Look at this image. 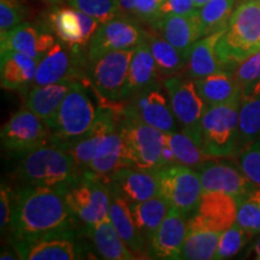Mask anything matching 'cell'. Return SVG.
<instances>
[{
    "instance_id": "cell-13",
    "label": "cell",
    "mask_w": 260,
    "mask_h": 260,
    "mask_svg": "<svg viewBox=\"0 0 260 260\" xmlns=\"http://www.w3.org/2000/svg\"><path fill=\"white\" fill-rule=\"evenodd\" d=\"M87 64L86 52L77 51L64 42L57 41L39 60L32 86H45L68 80H87Z\"/></svg>"
},
{
    "instance_id": "cell-10",
    "label": "cell",
    "mask_w": 260,
    "mask_h": 260,
    "mask_svg": "<svg viewBox=\"0 0 260 260\" xmlns=\"http://www.w3.org/2000/svg\"><path fill=\"white\" fill-rule=\"evenodd\" d=\"M155 174L159 194L168 200L171 207L186 214L197 210L204 193L197 170L181 162H172L158 169Z\"/></svg>"
},
{
    "instance_id": "cell-7",
    "label": "cell",
    "mask_w": 260,
    "mask_h": 260,
    "mask_svg": "<svg viewBox=\"0 0 260 260\" xmlns=\"http://www.w3.org/2000/svg\"><path fill=\"white\" fill-rule=\"evenodd\" d=\"M135 48L107 52L89 60L86 79L98 95L110 102L126 99L129 68Z\"/></svg>"
},
{
    "instance_id": "cell-27",
    "label": "cell",
    "mask_w": 260,
    "mask_h": 260,
    "mask_svg": "<svg viewBox=\"0 0 260 260\" xmlns=\"http://www.w3.org/2000/svg\"><path fill=\"white\" fill-rule=\"evenodd\" d=\"M160 77L153 54L145 40L135 47L134 56L130 63L126 99L142 90L159 87L158 82Z\"/></svg>"
},
{
    "instance_id": "cell-32",
    "label": "cell",
    "mask_w": 260,
    "mask_h": 260,
    "mask_svg": "<svg viewBox=\"0 0 260 260\" xmlns=\"http://www.w3.org/2000/svg\"><path fill=\"white\" fill-rule=\"evenodd\" d=\"M145 40L148 44L152 54H153L158 73L161 76V79L174 76V75L186 69L187 60L182 56L181 52L174 45H171L167 39L158 34L157 31L149 32L146 30Z\"/></svg>"
},
{
    "instance_id": "cell-11",
    "label": "cell",
    "mask_w": 260,
    "mask_h": 260,
    "mask_svg": "<svg viewBox=\"0 0 260 260\" xmlns=\"http://www.w3.org/2000/svg\"><path fill=\"white\" fill-rule=\"evenodd\" d=\"M16 254L25 260H75L83 258V247L73 228L24 237L14 242Z\"/></svg>"
},
{
    "instance_id": "cell-47",
    "label": "cell",
    "mask_w": 260,
    "mask_h": 260,
    "mask_svg": "<svg viewBox=\"0 0 260 260\" xmlns=\"http://www.w3.org/2000/svg\"><path fill=\"white\" fill-rule=\"evenodd\" d=\"M18 256L15 255V253H10V252H3L2 255H0V259L5 260V259H17Z\"/></svg>"
},
{
    "instance_id": "cell-16",
    "label": "cell",
    "mask_w": 260,
    "mask_h": 260,
    "mask_svg": "<svg viewBox=\"0 0 260 260\" xmlns=\"http://www.w3.org/2000/svg\"><path fill=\"white\" fill-rule=\"evenodd\" d=\"M123 105V111L146 124L169 134L177 130V121L172 112L170 102L160 92L159 87L142 90L129 98Z\"/></svg>"
},
{
    "instance_id": "cell-33",
    "label": "cell",
    "mask_w": 260,
    "mask_h": 260,
    "mask_svg": "<svg viewBox=\"0 0 260 260\" xmlns=\"http://www.w3.org/2000/svg\"><path fill=\"white\" fill-rule=\"evenodd\" d=\"M222 233L188 224L187 235L182 248L181 259L210 260L214 259Z\"/></svg>"
},
{
    "instance_id": "cell-41",
    "label": "cell",
    "mask_w": 260,
    "mask_h": 260,
    "mask_svg": "<svg viewBox=\"0 0 260 260\" xmlns=\"http://www.w3.org/2000/svg\"><path fill=\"white\" fill-rule=\"evenodd\" d=\"M235 77L241 89L247 88L260 81V51L253 54L242 63H240L234 70Z\"/></svg>"
},
{
    "instance_id": "cell-29",
    "label": "cell",
    "mask_w": 260,
    "mask_h": 260,
    "mask_svg": "<svg viewBox=\"0 0 260 260\" xmlns=\"http://www.w3.org/2000/svg\"><path fill=\"white\" fill-rule=\"evenodd\" d=\"M260 138V81L241 89L239 117V153ZM237 153V154H239Z\"/></svg>"
},
{
    "instance_id": "cell-8",
    "label": "cell",
    "mask_w": 260,
    "mask_h": 260,
    "mask_svg": "<svg viewBox=\"0 0 260 260\" xmlns=\"http://www.w3.org/2000/svg\"><path fill=\"white\" fill-rule=\"evenodd\" d=\"M64 195L75 217L86 226L109 217V187L105 181L90 172L82 171L81 176L64 191Z\"/></svg>"
},
{
    "instance_id": "cell-15",
    "label": "cell",
    "mask_w": 260,
    "mask_h": 260,
    "mask_svg": "<svg viewBox=\"0 0 260 260\" xmlns=\"http://www.w3.org/2000/svg\"><path fill=\"white\" fill-rule=\"evenodd\" d=\"M195 170L199 174L204 191H224L235 198L237 203L256 187L241 168L218 158H209Z\"/></svg>"
},
{
    "instance_id": "cell-24",
    "label": "cell",
    "mask_w": 260,
    "mask_h": 260,
    "mask_svg": "<svg viewBox=\"0 0 260 260\" xmlns=\"http://www.w3.org/2000/svg\"><path fill=\"white\" fill-rule=\"evenodd\" d=\"M109 187V186H107ZM110 191V209H109V218L122 237L123 241L128 248L134 253L135 255H141L145 252L147 241L140 230L136 226L132 213V207L130 204L124 198H122L118 193H116L112 188L109 187Z\"/></svg>"
},
{
    "instance_id": "cell-3",
    "label": "cell",
    "mask_w": 260,
    "mask_h": 260,
    "mask_svg": "<svg viewBox=\"0 0 260 260\" xmlns=\"http://www.w3.org/2000/svg\"><path fill=\"white\" fill-rule=\"evenodd\" d=\"M259 51L260 0H240L217 45L219 59L234 71Z\"/></svg>"
},
{
    "instance_id": "cell-12",
    "label": "cell",
    "mask_w": 260,
    "mask_h": 260,
    "mask_svg": "<svg viewBox=\"0 0 260 260\" xmlns=\"http://www.w3.org/2000/svg\"><path fill=\"white\" fill-rule=\"evenodd\" d=\"M0 138L6 151L23 155L50 145L52 133L46 122L25 107L2 126Z\"/></svg>"
},
{
    "instance_id": "cell-19",
    "label": "cell",
    "mask_w": 260,
    "mask_h": 260,
    "mask_svg": "<svg viewBox=\"0 0 260 260\" xmlns=\"http://www.w3.org/2000/svg\"><path fill=\"white\" fill-rule=\"evenodd\" d=\"M107 186L128 201L130 206L159 194V182L155 171L122 167L107 180Z\"/></svg>"
},
{
    "instance_id": "cell-42",
    "label": "cell",
    "mask_w": 260,
    "mask_h": 260,
    "mask_svg": "<svg viewBox=\"0 0 260 260\" xmlns=\"http://www.w3.org/2000/svg\"><path fill=\"white\" fill-rule=\"evenodd\" d=\"M162 0H136L133 17L144 23L153 24L160 17V9Z\"/></svg>"
},
{
    "instance_id": "cell-26",
    "label": "cell",
    "mask_w": 260,
    "mask_h": 260,
    "mask_svg": "<svg viewBox=\"0 0 260 260\" xmlns=\"http://www.w3.org/2000/svg\"><path fill=\"white\" fill-rule=\"evenodd\" d=\"M75 81L68 80L45 86H32L25 99V107L48 123L56 116Z\"/></svg>"
},
{
    "instance_id": "cell-17",
    "label": "cell",
    "mask_w": 260,
    "mask_h": 260,
    "mask_svg": "<svg viewBox=\"0 0 260 260\" xmlns=\"http://www.w3.org/2000/svg\"><path fill=\"white\" fill-rule=\"evenodd\" d=\"M239 203L224 191H204L188 224L223 233L236 223Z\"/></svg>"
},
{
    "instance_id": "cell-46",
    "label": "cell",
    "mask_w": 260,
    "mask_h": 260,
    "mask_svg": "<svg viewBox=\"0 0 260 260\" xmlns=\"http://www.w3.org/2000/svg\"><path fill=\"white\" fill-rule=\"evenodd\" d=\"M252 252H253V255H254V258L260 260V236L256 239L254 245H253Z\"/></svg>"
},
{
    "instance_id": "cell-14",
    "label": "cell",
    "mask_w": 260,
    "mask_h": 260,
    "mask_svg": "<svg viewBox=\"0 0 260 260\" xmlns=\"http://www.w3.org/2000/svg\"><path fill=\"white\" fill-rule=\"evenodd\" d=\"M145 39L146 30L132 17L119 14L98 28L89 42L87 59L93 60L107 52L135 48Z\"/></svg>"
},
{
    "instance_id": "cell-36",
    "label": "cell",
    "mask_w": 260,
    "mask_h": 260,
    "mask_svg": "<svg viewBox=\"0 0 260 260\" xmlns=\"http://www.w3.org/2000/svg\"><path fill=\"white\" fill-rule=\"evenodd\" d=\"M236 222L252 235L260 233V186L239 200Z\"/></svg>"
},
{
    "instance_id": "cell-44",
    "label": "cell",
    "mask_w": 260,
    "mask_h": 260,
    "mask_svg": "<svg viewBox=\"0 0 260 260\" xmlns=\"http://www.w3.org/2000/svg\"><path fill=\"white\" fill-rule=\"evenodd\" d=\"M193 0H162L160 9V16L162 15H187L197 11Z\"/></svg>"
},
{
    "instance_id": "cell-30",
    "label": "cell",
    "mask_w": 260,
    "mask_h": 260,
    "mask_svg": "<svg viewBox=\"0 0 260 260\" xmlns=\"http://www.w3.org/2000/svg\"><path fill=\"white\" fill-rule=\"evenodd\" d=\"M198 92L207 106L219 105L241 98V87L232 70H223L194 80Z\"/></svg>"
},
{
    "instance_id": "cell-45",
    "label": "cell",
    "mask_w": 260,
    "mask_h": 260,
    "mask_svg": "<svg viewBox=\"0 0 260 260\" xmlns=\"http://www.w3.org/2000/svg\"><path fill=\"white\" fill-rule=\"evenodd\" d=\"M135 4H136V0H118L119 14L128 16V17H133Z\"/></svg>"
},
{
    "instance_id": "cell-4",
    "label": "cell",
    "mask_w": 260,
    "mask_h": 260,
    "mask_svg": "<svg viewBox=\"0 0 260 260\" xmlns=\"http://www.w3.org/2000/svg\"><path fill=\"white\" fill-rule=\"evenodd\" d=\"M87 82V80L75 81L56 116L47 123L52 133L50 145H56L68 151L92 126L96 107L86 87Z\"/></svg>"
},
{
    "instance_id": "cell-39",
    "label": "cell",
    "mask_w": 260,
    "mask_h": 260,
    "mask_svg": "<svg viewBox=\"0 0 260 260\" xmlns=\"http://www.w3.org/2000/svg\"><path fill=\"white\" fill-rule=\"evenodd\" d=\"M237 162L246 176L260 186V138L251 142L237 154Z\"/></svg>"
},
{
    "instance_id": "cell-20",
    "label": "cell",
    "mask_w": 260,
    "mask_h": 260,
    "mask_svg": "<svg viewBox=\"0 0 260 260\" xmlns=\"http://www.w3.org/2000/svg\"><path fill=\"white\" fill-rule=\"evenodd\" d=\"M187 228L186 213L171 207L149 241L148 254L155 259H181Z\"/></svg>"
},
{
    "instance_id": "cell-18",
    "label": "cell",
    "mask_w": 260,
    "mask_h": 260,
    "mask_svg": "<svg viewBox=\"0 0 260 260\" xmlns=\"http://www.w3.org/2000/svg\"><path fill=\"white\" fill-rule=\"evenodd\" d=\"M0 50L24 53L40 60L56 44V35L46 23L23 22L0 37Z\"/></svg>"
},
{
    "instance_id": "cell-9",
    "label": "cell",
    "mask_w": 260,
    "mask_h": 260,
    "mask_svg": "<svg viewBox=\"0 0 260 260\" xmlns=\"http://www.w3.org/2000/svg\"><path fill=\"white\" fill-rule=\"evenodd\" d=\"M162 84L181 132L201 144V122L207 105L198 92L194 80L174 75L162 80Z\"/></svg>"
},
{
    "instance_id": "cell-43",
    "label": "cell",
    "mask_w": 260,
    "mask_h": 260,
    "mask_svg": "<svg viewBox=\"0 0 260 260\" xmlns=\"http://www.w3.org/2000/svg\"><path fill=\"white\" fill-rule=\"evenodd\" d=\"M12 207H14V203H12V194L10 187L2 183V189H0V228H2V232L10 226Z\"/></svg>"
},
{
    "instance_id": "cell-23",
    "label": "cell",
    "mask_w": 260,
    "mask_h": 260,
    "mask_svg": "<svg viewBox=\"0 0 260 260\" xmlns=\"http://www.w3.org/2000/svg\"><path fill=\"white\" fill-rule=\"evenodd\" d=\"M39 59L15 51L0 54V84L3 89L23 92L34 83Z\"/></svg>"
},
{
    "instance_id": "cell-2",
    "label": "cell",
    "mask_w": 260,
    "mask_h": 260,
    "mask_svg": "<svg viewBox=\"0 0 260 260\" xmlns=\"http://www.w3.org/2000/svg\"><path fill=\"white\" fill-rule=\"evenodd\" d=\"M82 174L67 149L45 145L24 154L19 161L16 177L27 186L67 190Z\"/></svg>"
},
{
    "instance_id": "cell-40",
    "label": "cell",
    "mask_w": 260,
    "mask_h": 260,
    "mask_svg": "<svg viewBox=\"0 0 260 260\" xmlns=\"http://www.w3.org/2000/svg\"><path fill=\"white\" fill-rule=\"evenodd\" d=\"M25 16L27 10L19 0H0V37L23 23Z\"/></svg>"
},
{
    "instance_id": "cell-1",
    "label": "cell",
    "mask_w": 260,
    "mask_h": 260,
    "mask_svg": "<svg viewBox=\"0 0 260 260\" xmlns=\"http://www.w3.org/2000/svg\"><path fill=\"white\" fill-rule=\"evenodd\" d=\"M75 214L64 190L27 186L16 194L10 233L12 242L53 230L73 228Z\"/></svg>"
},
{
    "instance_id": "cell-21",
    "label": "cell",
    "mask_w": 260,
    "mask_h": 260,
    "mask_svg": "<svg viewBox=\"0 0 260 260\" xmlns=\"http://www.w3.org/2000/svg\"><path fill=\"white\" fill-rule=\"evenodd\" d=\"M158 34L174 45L184 59H188L194 44L201 39L199 12L187 15H162L152 24Z\"/></svg>"
},
{
    "instance_id": "cell-31",
    "label": "cell",
    "mask_w": 260,
    "mask_h": 260,
    "mask_svg": "<svg viewBox=\"0 0 260 260\" xmlns=\"http://www.w3.org/2000/svg\"><path fill=\"white\" fill-rule=\"evenodd\" d=\"M130 207L136 226L147 243H149L154 233L167 217L171 205L161 195H157L151 199L132 205Z\"/></svg>"
},
{
    "instance_id": "cell-48",
    "label": "cell",
    "mask_w": 260,
    "mask_h": 260,
    "mask_svg": "<svg viewBox=\"0 0 260 260\" xmlns=\"http://www.w3.org/2000/svg\"><path fill=\"white\" fill-rule=\"evenodd\" d=\"M193 2H194L195 8L200 9V8H203L205 4H207V3H209L210 0H193Z\"/></svg>"
},
{
    "instance_id": "cell-28",
    "label": "cell",
    "mask_w": 260,
    "mask_h": 260,
    "mask_svg": "<svg viewBox=\"0 0 260 260\" xmlns=\"http://www.w3.org/2000/svg\"><path fill=\"white\" fill-rule=\"evenodd\" d=\"M87 234L100 258L106 260H133L138 258L126 247L109 217L87 226Z\"/></svg>"
},
{
    "instance_id": "cell-25",
    "label": "cell",
    "mask_w": 260,
    "mask_h": 260,
    "mask_svg": "<svg viewBox=\"0 0 260 260\" xmlns=\"http://www.w3.org/2000/svg\"><path fill=\"white\" fill-rule=\"evenodd\" d=\"M223 31L220 30L206 35L195 42L186 64L187 74L191 79H203L219 71L229 70L219 59L217 52V45Z\"/></svg>"
},
{
    "instance_id": "cell-35",
    "label": "cell",
    "mask_w": 260,
    "mask_h": 260,
    "mask_svg": "<svg viewBox=\"0 0 260 260\" xmlns=\"http://www.w3.org/2000/svg\"><path fill=\"white\" fill-rule=\"evenodd\" d=\"M167 142L174 152L176 161L187 167L195 169L209 159L200 142L183 132L169 133L167 134Z\"/></svg>"
},
{
    "instance_id": "cell-37",
    "label": "cell",
    "mask_w": 260,
    "mask_h": 260,
    "mask_svg": "<svg viewBox=\"0 0 260 260\" xmlns=\"http://www.w3.org/2000/svg\"><path fill=\"white\" fill-rule=\"evenodd\" d=\"M251 236L252 234L243 229L239 223H234L232 226L222 233L214 259L222 260L233 258L245 247Z\"/></svg>"
},
{
    "instance_id": "cell-38",
    "label": "cell",
    "mask_w": 260,
    "mask_h": 260,
    "mask_svg": "<svg viewBox=\"0 0 260 260\" xmlns=\"http://www.w3.org/2000/svg\"><path fill=\"white\" fill-rule=\"evenodd\" d=\"M71 8L92 16L100 24L119 15L118 0H67Z\"/></svg>"
},
{
    "instance_id": "cell-22",
    "label": "cell",
    "mask_w": 260,
    "mask_h": 260,
    "mask_svg": "<svg viewBox=\"0 0 260 260\" xmlns=\"http://www.w3.org/2000/svg\"><path fill=\"white\" fill-rule=\"evenodd\" d=\"M54 35L75 50L88 51V41L84 38L82 12L71 6H56L47 15V23Z\"/></svg>"
},
{
    "instance_id": "cell-49",
    "label": "cell",
    "mask_w": 260,
    "mask_h": 260,
    "mask_svg": "<svg viewBox=\"0 0 260 260\" xmlns=\"http://www.w3.org/2000/svg\"><path fill=\"white\" fill-rule=\"evenodd\" d=\"M42 2H46L48 4H52V5H59L63 2H67V0H42Z\"/></svg>"
},
{
    "instance_id": "cell-34",
    "label": "cell",
    "mask_w": 260,
    "mask_h": 260,
    "mask_svg": "<svg viewBox=\"0 0 260 260\" xmlns=\"http://www.w3.org/2000/svg\"><path fill=\"white\" fill-rule=\"evenodd\" d=\"M239 0H210L198 9L201 37L224 30Z\"/></svg>"
},
{
    "instance_id": "cell-5",
    "label": "cell",
    "mask_w": 260,
    "mask_h": 260,
    "mask_svg": "<svg viewBox=\"0 0 260 260\" xmlns=\"http://www.w3.org/2000/svg\"><path fill=\"white\" fill-rule=\"evenodd\" d=\"M118 132L124 144L126 167L157 171L162 167L161 154L167 134L122 111Z\"/></svg>"
},
{
    "instance_id": "cell-6",
    "label": "cell",
    "mask_w": 260,
    "mask_h": 260,
    "mask_svg": "<svg viewBox=\"0 0 260 260\" xmlns=\"http://www.w3.org/2000/svg\"><path fill=\"white\" fill-rule=\"evenodd\" d=\"M240 102L241 98L207 106L201 122V146L209 158L237 157Z\"/></svg>"
}]
</instances>
